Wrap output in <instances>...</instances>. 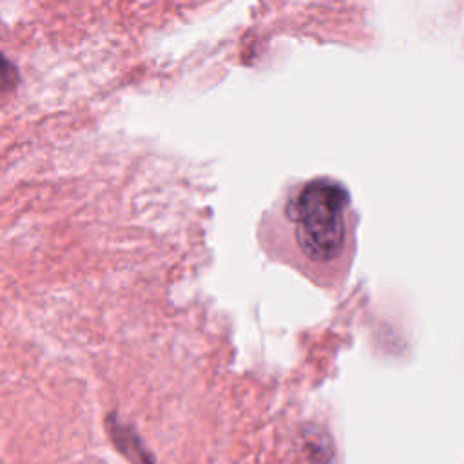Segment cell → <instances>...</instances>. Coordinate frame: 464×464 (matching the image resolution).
Here are the masks:
<instances>
[{"label": "cell", "instance_id": "cell-1", "mask_svg": "<svg viewBox=\"0 0 464 464\" xmlns=\"http://www.w3.org/2000/svg\"><path fill=\"white\" fill-rule=\"evenodd\" d=\"M350 196L332 178H314L304 183L286 205L294 237L301 252L312 261H334L346 239L344 212Z\"/></svg>", "mask_w": 464, "mask_h": 464}, {"label": "cell", "instance_id": "cell-2", "mask_svg": "<svg viewBox=\"0 0 464 464\" xmlns=\"http://www.w3.org/2000/svg\"><path fill=\"white\" fill-rule=\"evenodd\" d=\"M107 433L114 444V448L132 464H156L149 450L143 446L141 439L134 431L132 426L123 424L116 415H107L105 419Z\"/></svg>", "mask_w": 464, "mask_h": 464}]
</instances>
